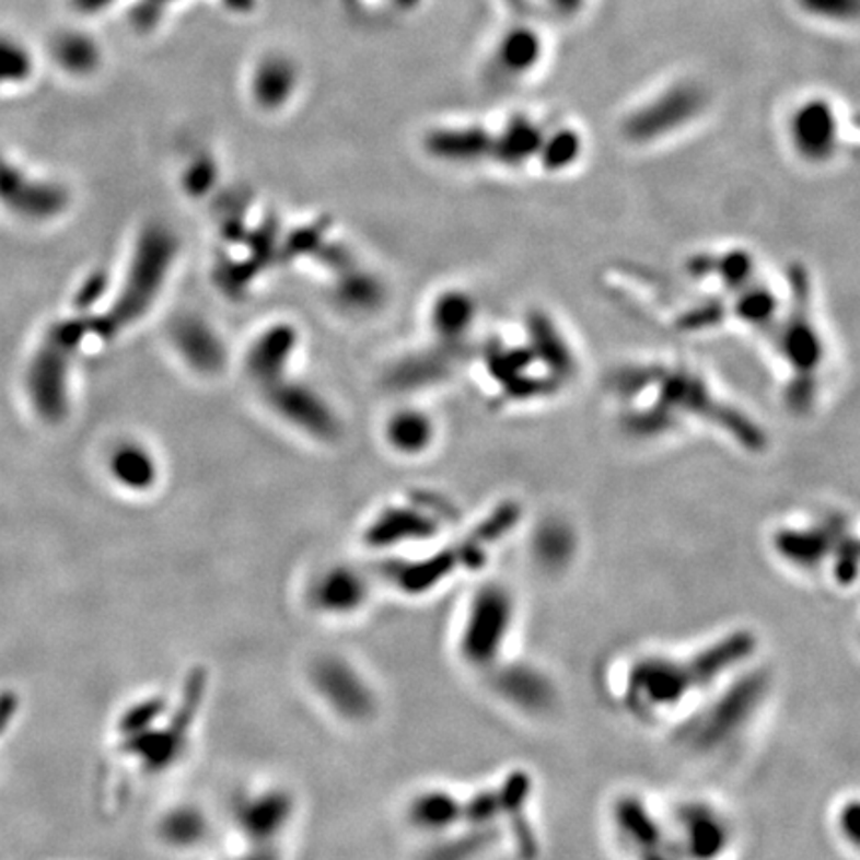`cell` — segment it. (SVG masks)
Returning a JSON list of instances; mask_svg holds the SVG:
<instances>
[{"instance_id": "12", "label": "cell", "mask_w": 860, "mask_h": 860, "mask_svg": "<svg viewBox=\"0 0 860 860\" xmlns=\"http://www.w3.org/2000/svg\"><path fill=\"white\" fill-rule=\"evenodd\" d=\"M112 468L116 478L128 488H148L154 483V461L138 446H128L118 451L114 456Z\"/></svg>"}, {"instance_id": "8", "label": "cell", "mask_w": 860, "mask_h": 860, "mask_svg": "<svg viewBox=\"0 0 860 860\" xmlns=\"http://www.w3.org/2000/svg\"><path fill=\"white\" fill-rule=\"evenodd\" d=\"M544 43L541 34L526 26L508 31L497 48V65L510 78L528 77L541 65Z\"/></svg>"}, {"instance_id": "7", "label": "cell", "mask_w": 860, "mask_h": 860, "mask_svg": "<svg viewBox=\"0 0 860 860\" xmlns=\"http://www.w3.org/2000/svg\"><path fill=\"white\" fill-rule=\"evenodd\" d=\"M546 130L530 118H514L498 133L490 132L488 160L504 167L526 166L532 160L541 162Z\"/></svg>"}, {"instance_id": "11", "label": "cell", "mask_w": 860, "mask_h": 860, "mask_svg": "<svg viewBox=\"0 0 860 860\" xmlns=\"http://www.w3.org/2000/svg\"><path fill=\"white\" fill-rule=\"evenodd\" d=\"M584 152L582 136L572 128H560L556 132L546 133V142L542 148L541 164L544 172L558 174L572 167Z\"/></svg>"}, {"instance_id": "6", "label": "cell", "mask_w": 860, "mask_h": 860, "mask_svg": "<svg viewBox=\"0 0 860 860\" xmlns=\"http://www.w3.org/2000/svg\"><path fill=\"white\" fill-rule=\"evenodd\" d=\"M0 204L26 220H46L65 210L67 196L62 189L28 179L0 155Z\"/></svg>"}, {"instance_id": "3", "label": "cell", "mask_w": 860, "mask_h": 860, "mask_svg": "<svg viewBox=\"0 0 860 860\" xmlns=\"http://www.w3.org/2000/svg\"><path fill=\"white\" fill-rule=\"evenodd\" d=\"M840 118L827 98L803 100L787 120V138L794 155L813 166L828 164L840 148Z\"/></svg>"}, {"instance_id": "4", "label": "cell", "mask_w": 860, "mask_h": 860, "mask_svg": "<svg viewBox=\"0 0 860 860\" xmlns=\"http://www.w3.org/2000/svg\"><path fill=\"white\" fill-rule=\"evenodd\" d=\"M311 685L323 704L345 721H364L375 707L367 677L337 655L321 658L311 665Z\"/></svg>"}, {"instance_id": "14", "label": "cell", "mask_w": 860, "mask_h": 860, "mask_svg": "<svg viewBox=\"0 0 860 860\" xmlns=\"http://www.w3.org/2000/svg\"><path fill=\"white\" fill-rule=\"evenodd\" d=\"M26 70L24 55L14 46L0 40V82L7 78H19Z\"/></svg>"}, {"instance_id": "2", "label": "cell", "mask_w": 860, "mask_h": 860, "mask_svg": "<svg viewBox=\"0 0 860 860\" xmlns=\"http://www.w3.org/2000/svg\"><path fill=\"white\" fill-rule=\"evenodd\" d=\"M706 94L695 84H675L628 116L624 132L631 142H655L684 130L701 114Z\"/></svg>"}, {"instance_id": "13", "label": "cell", "mask_w": 860, "mask_h": 860, "mask_svg": "<svg viewBox=\"0 0 860 860\" xmlns=\"http://www.w3.org/2000/svg\"><path fill=\"white\" fill-rule=\"evenodd\" d=\"M799 9L827 23L849 24L859 16V0H797Z\"/></svg>"}, {"instance_id": "15", "label": "cell", "mask_w": 860, "mask_h": 860, "mask_svg": "<svg viewBox=\"0 0 860 860\" xmlns=\"http://www.w3.org/2000/svg\"><path fill=\"white\" fill-rule=\"evenodd\" d=\"M237 860H240V859H237ZM243 860H276V859H274V857H267V855H265V857H264V855H259V857H257V859H243Z\"/></svg>"}, {"instance_id": "5", "label": "cell", "mask_w": 860, "mask_h": 860, "mask_svg": "<svg viewBox=\"0 0 860 860\" xmlns=\"http://www.w3.org/2000/svg\"><path fill=\"white\" fill-rule=\"evenodd\" d=\"M367 602L369 588L364 576L345 566L323 570L307 588V604L325 618H349L359 614Z\"/></svg>"}, {"instance_id": "10", "label": "cell", "mask_w": 860, "mask_h": 860, "mask_svg": "<svg viewBox=\"0 0 860 860\" xmlns=\"http://www.w3.org/2000/svg\"><path fill=\"white\" fill-rule=\"evenodd\" d=\"M434 437L432 420L419 410L398 412L388 425V439L400 453L419 454L429 449Z\"/></svg>"}, {"instance_id": "9", "label": "cell", "mask_w": 860, "mask_h": 860, "mask_svg": "<svg viewBox=\"0 0 860 860\" xmlns=\"http://www.w3.org/2000/svg\"><path fill=\"white\" fill-rule=\"evenodd\" d=\"M476 303L464 291H449L441 295L432 310V327L442 341L461 342L473 329L476 321Z\"/></svg>"}, {"instance_id": "1", "label": "cell", "mask_w": 860, "mask_h": 860, "mask_svg": "<svg viewBox=\"0 0 860 860\" xmlns=\"http://www.w3.org/2000/svg\"><path fill=\"white\" fill-rule=\"evenodd\" d=\"M791 299L772 327L777 353L789 371L787 400L794 410H806L816 395V376L825 363V341L811 310V287L801 265L791 267Z\"/></svg>"}]
</instances>
